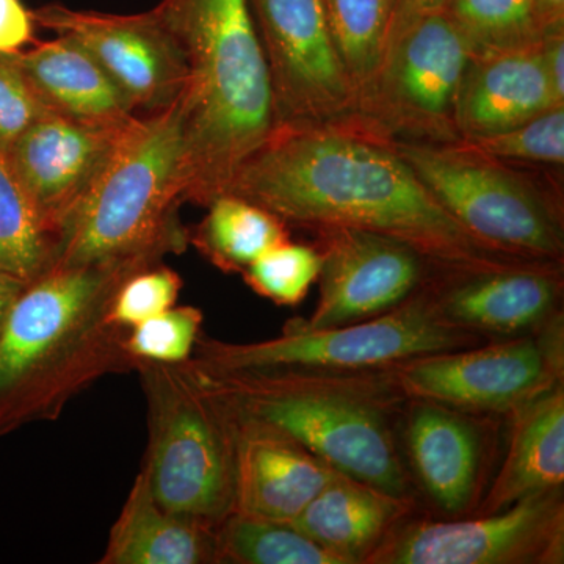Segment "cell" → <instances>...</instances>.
Masks as SVG:
<instances>
[{
  "mask_svg": "<svg viewBox=\"0 0 564 564\" xmlns=\"http://www.w3.org/2000/svg\"><path fill=\"white\" fill-rule=\"evenodd\" d=\"M225 193L272 212L289 228L358 229L400 240L441 276L555 263L518 258L467 231L404 162L391 137L359 115L278 124Z\"/></svg>",
  "mask_w": 564,
  "mask_h": 564,
  "instance_id": "1",
  "label": "cell"
},
{
  "mask_svg": "<svg viewBox=\"0 0 564 564\" xmlns=\"http://www.w3.org/2000/svg\"><path fill=\"white\" fill-rule=\"evenodd\" d=\"M154 263H52L24 285L0 326V437L55 421L107 375L135 372L110 306L122 282Z\"/></svg>",
  "mask_w": 564,
  "mask_h": 564,
  "instance_id": "2",
  "label": "cell"
},
{
  "mask_svg": "<svg viewBox=\"0 0 564 564\" xmlns=\"http://www.w3.org/2000/svg\"><path fill=\"white\" fill-rule=\"evenodd\" d=\"M152 11L187 69L185 202L207 206L276 128L265 54L250 0H161Z\"/></svg>",
  "mask_w": 564,
  "mask_h": 564,
  "instance_id": "3",
  "label": "cell"
},
{
  "mask_svg": "<svg viewBox=\"0 0 564 564\" xmlns=\"http://www.w3.org/2000/svg\"><path fill=\"white\" fill-rule=\"evenodd\" d=\"M188 185L181 99L133 118L90 188L70 212L52 263L159 262L185 250L191 236L177 220Z\"/></svg>",
  "mask_w": 564,
  "mask_h": 564,
  "instance_id": "4",
  "label": "cell"
},
{
  "mask_svg": "<svg viewBox=\"0 0 564 564\" xmlns=\"http://www.w3.org/2000/svg\"><path fill=\"white\" fill-rule=\"evenodd\" d=\"M193 364L234 414L280 430L337 473L408 497L406 475L388 419L395 395L391 377L296 370L212 372Z\"/></svg>",
  "mask_w": 564,
  "mask_h": 564,
  "instance_id": "5",
  "label": "cell"
},
{
  "mask_svg": "<svg viewBox=\"0 0 564 564\" xmlns=\"http://www.w3.org/2000/svg\"><path fill=\"white\" fill-rule=\"evenodd\" d=\"M148 403V448L140 473L158 503L217 527L234 511L237 419L192 358L137 361Z\"/></svg>",
  "mask_w": 564,
  "mask_h": 564,
  "instance_id": "6",
  "label": "cell"
},
{
  "mask_svg": "<svg viewBox=\"0 0 564 564\" xmlns=\"http://www.w3.org/2000/svg\"><path fill=\"white\" fill-rule=\"evenodd\" d=\"M478 340V334L445 318L433 278L377 317L323 329H302L288 323L281 336L250 344L199 337L192 359L212 372L370 373L392 370L421 356L469 348Z\"/></svg>",
  "mask_w": 564,
  "mask_h": 564,
  "instance_id": "7",
  "label": "cell"
},
{
  "mask_svg": "<svg viewBox=\"0 0 564 564\" xmlns=\"http://www.w3.org/2000/svg\"><path fill=\"white\" fill-rule=\"evenodd\" d=\"M392 143L434 198L475 237L518 258L563 263L558 193L463 141Z\"/></svg>",
  "mask_w": 564,
  "mask_h": 564,
  "instance_id": "8",
  "label": "cell"
},
{
  "mask_svg": "<svg viewBox=\"0 0 564 564\" xmlns=\"http://www.w3.org/2000/svg\"><path fill=\"white\" fill-rule=\"evenodd\" d=\"M469 62L443 11L426 14L384 52L355 115L393 140L455 143L456 99Z\"/></svg>",
  "mask_w": 564,
  "mask_h": 564,
  "instance_id": "9",
  "label": "cell"
},
{
  "mask_svg": "<svg viewBox=\"0 0 564 564\" xmlns=\"http://www.w3.org/2000/svg\"><path fill=\"white\" fill-rule=\"evenodd\" d=\"M551 333L411 359L393 367V388L456 410L516 411L563 383L562 318Z\"/></svg>",
  "mask_w": 564,
  "mask_h": 564,
  "instance_id": "10",
  "label": "cell"
},
{
  "mask_svg": "<svg viewBox=\"0 0 564 564\" xmlns=\"http://www.w3.org/2000/svg\"><path fill=\"white\" fill-rule=\"evenodd\" d=\"M278 124H321L355 115L358 93L334 43L322 0H250Z\"/></svg>",
  "mask_w": 564,
  "mask_h": 564,
  "instance_id": "11",
  "label": "cell"
},
{
  "mask_svg": "<svg viewBox=\"0 0 564 564\" xmlns=\"http://www.w3.org/2000/svg\"><path fill=\"white\" fill-rule=\"evenodd\" d=\"M564 556L562 489L462 521H421L388 534L370 564H556Z\"/></svg>",
  "mask_w": 564,
  "mask_h": 564,
  "instance_id": "12",
  "label": "cell"
},
{
  "mask_svg": "<svg viewBox=\"0 0 564 564\" xmlns=\"http://www.w3.org/2000/svg\"><path fill=\"white\" fill-rule=\"evenodd\" d=\"M321 252L317 306L296 328L323 329L388 313L433 280L436 273L410 245L358 229L314 232Z\"/></svg>",
  "mask_w": 564,
  "mask_h": 564,
  "instance_id": "13",
  "label": "cell"
},
{
  "mask_svg": "<svg viewBox=\"0 0 564 564\" xmlns=\"http://www.w3.org/2000/svg\"><path fill=\"white\" fill-rule=\"evenodd\" d=\"M32 18L35 24L68 36L90 52L133 110L166 109L184 95V57L154 11L109 14L50 3L32 11Z\"/></svg>",
  "mask_w": 564,
  "mask_h": 564,
  "instance_id": "14",
  "label": "cell"
},
{
  "mask_svg": "<svg viewBox=\"0 0 564 564\" xmlns=\"http://www.w3.org/2000/svg\"><path fill=\"white\" fill-rule=\"evenodd\" d=\"M129 122L88 124L50 113L33 122L3 152L57 243L66 218L106 165Z\"/></svg>",
  "mask_w": 564,
  "mask_h": 564,
  "instance_id": "15",
  "label": "cell"
},
{
  "mask_svg": "<svg viewBox=\"0 0 564 564\" xmlns=\"http://www.w3.org/2000/svg\"><path fill=\"white\" fill-rule=\"evenodd\" d=\"M236 419L232 513L295 521L340 473L280 430Z\"/></svg>",
  "mask_w": 564,
  "mask_h": 564,
  "instance_id": "16",
  "label": "cell"
},
{
  "mask_svg": "<svg viewBox=\"0 0 564 564\" xmlns=\"http://www.w3.org/2000/svg\"><path fill=\"white\" fill-rule=\"evenodd\" d=\"M563 263L518 267L466 276H437V302L447 321L467 332L513 334L555 317Z\"/></svg>",
  "mask_w": 564,
  "mask_h": 564,
  "instance_id": "17",
  "label": "cell"
},
{
  "mask_svg": "<svg viewBox=\"0 0 564 564\" xmlns=\"http://www.w3.org/2000/svg\"><path fill=\"white\" fill-rule=\"evenodd\" d=\"M564 107L555 98L540 46L489 58H470L456 99L459 140L508 131Z\"/></svg>",
  "mask_w": 564,
  "mask_h": 564,
  "instance_id": "18",
  "label": "cell"
},
{
  "mask_svg": "<svg viewBox=\"0 0 564 564\" xmlns=\"http://www.w3.org/2000/svg\"><path fill=\"white\" fill-rule=\"evenodd\" d=\"M20 55L33 88L54 113L101 126L135 117L124 93L77 41L57 35Z\"/></svg>",
  "mask_w": 564,
  "mask_h": 564,
  "instance_id": "19",
  "label": "cell"
},
{
  "mask_svg": "<svg viewBox=\"0 0 564 564\" xmlns=\"http://www.w3.org/2000/svg\"><path fill=\"white\" fill-rule=\"evenodd\" d=\"M508 451L478 513L505 510L564 481V389L556 384L514 411Z\"/></svg>",
  "mask_w": 564,
  "mask_h": 564,
  "instance_id": "20",
  "label": "cell"
},
{
  "mask_svg": "<svg viewBox=\"0 0 564 564\" xmlns=\"http://www.w3.org/2000/svg\"><path fill=\"white\" fill-rule=\"evenodd\" d=\"M410 510L408 497L339 474L291 524L347 564H356L366 562Z\"/></svg>",
  "mask_w": 564,
  "mask_h": 564,
  "instance_id": "21",
  "label": "cell"
},
{
  "mask_svg": "<svg viewBox=\"0 0 564 564\" xmlns=\"http://www.w3.org/2000/svg\"><path fill=\"white\" fill-rule=\"evenodd\" d=\"M406 441L415 474L434 502L448 513L466 510L480 467L477 430L443 404L415 400Z\"/></svg>",
  "mask_w": 564,
  "mask_h": 564,
  "instance_id": "22",
  "label": "cell"
},
{
  "mask_svg": "<svg viewBox=\"0 0 564 564\" xmlns=\"http://www.w3.org/2000/svg\"><path fill=\"white\" fill-rule=\"evenodd\" d=\"M101 564H210L215 529L172 513L152 496L139 473L120 516L110 529Z\"/></svg>",
  "mask_w": 564,
  "mask_h": 564,
  "instance_id": "23",
  "label": "cell"
},
{
  "mask_svg": "<svg viewBox=\"0 0 564 564\" xmlns=\"http://www.w3.org/2000/svg\"><path fill=\"white\" fill-rule=\"evenodd\" d=\"M191 237L196 250L225 273H243L263 252L291 240L289 226L240 196H217Z\"/></svg>",
  "mask_w": 564,
  "mask_h": 564,
  "instance_id": "24",
  "label": "cell"
},
{
  "mask_svg": "<svg viewBox=\"0 0 564 564\" xmlns=\"http://www.w3.org/2000/svg\"><path fill=\"white\" fill-rule=\"evenodd\" d=\"M217 563L347 564L291 522L231 513L215 527Z\"/></svg>",
  "mask_w": 564,
  "mask_h": 564,
  "instance_id": "25",
  "label": "cell"
},
{
  "mask_svg": "<svg viewBox=\"0 0 564 564\" xmlns=\"http://www.w3.org/2000/svg\"><path fill=\"white\" fill-rule=\"evenodd\" d=\"M441 11L462 35L470 58L532 50L545 39L533 0H447Z\"/></svg>",
  "mask_w": 564,
  "mask_h": 564,
  "instance_id": "26",
  "label": "cell"
},
{
  "mask_svg": "<svg viewBox=\"0 0 564 564\" xmlns=\"http://www.w3.org/2000/svg\"><path fill=\"white\" fill-rule=\"evenodd\" d=\"M57 240L0 151V265L29 282L50 269Z\"/></svg>",
  "mask_w": 564,
  "mask_h": 564,
  "instance_id": "27",
  "label": "cell"
},
{
  "mask_svg": "<svg viewBox=\"0 0 564 564\" xmlns=\"http://www.w3.org/2000/svg\"><path fill=\"white\" fill-rule=\"evenodd\" d=\"M322 6L359 99L383 58L392 0H322Z\"/></svg>",
  "mask_w": 564,
  "mask_h": 564,
  "instance_id": "28",
  "label": "cell"
},
{
  "mask_svg": "<svg viewBox=\"0 0 564 564\" xmlns=\"http://www.w3.org/2000/svg\"><path fill=\"white\" fill-rule=\"evenodd\" d=\"M321 273V252L314 245L285 240L263 252L245 270L252 292L278 306H296L306 299Z\"/></svg>",
  "mask_w": 564,
  "mask_h": 564,
  "instance_id": "29",
  "label": "cell"
},
{
  "mask_svg": "<svg viewBox=\"0 0 564 564\" xmlns=\"http://www.w3.org/2000/svg\"><path fill=\"white\" fill-rule=\"evenodd\" d=\"M459 141L507 163H538L563 169L564 107L545 111L508 131Z\"/></svg>",
  "mask_w": 564,
  "mask_h": 564,
  "instance_id": "30",
  "label": "cell"
},
{
  "mask_svg": "<svg viewBox=\"0 0 564 564\" xmlns=\"http://www.w3.org/2000/svg\"><path fill=\"white\" fill-rule=\"evenodd\" d=\"M203 323L204 314L198 307L173 306L129 328L124 339L126 351L135 361H188L202 337Z\"/></svg>",
  "mask_w": 564,
  "mask_h": 564,
  "instance_id": "31",
  "label": "cell"
},
{
  "mask_svg": "<svg viewBox=\"0 0 564 564\" xmlns=\"http://www.w3.org/2000/svg\"><path fill=\"white\" fill-rule=\"evenodd\" d=\"M182 278L169 267L159 263L132 273L115 293L109 318L121 328H132L176 306Z\"/></svg>",
  "mask_w": 564,
  "mask_h": 564,
  "instance_id": "32",
  "label": "cell"
},
{
  "mask_svg": "<svg viewBox=\"0 0 564 564\" xmlns=\"http://www.w3.org/2000/svg\"><path fill=\"white\" fill-rule=\"evenodd\" d=\"M21 52H0V151L33 122L54 113L40 98L21 65Z\"/></svg>",
  "mask_w": 564,
  "mask_h": 564,
  "instance_id": "33",
  "label": "cell"
},
{
  "mask_svg": "<svg viewBox=\"0 0 564 564\" xmlns=\"http://www.w3.org/2000/svg\"><path fill=\"white\" fill-rule=\"evenodd\" d=\"M33 24L21 0H0V52H21L33 39Z\"/></svg>",
  "mask_w": 564,
  "mask_h": 564,
  "instance_id": "34",
  "label": "cell"
},
{
  "mask_svg": "<svg viewBox=\"0 0 564 564\" xmlns=\"http://www.w3.org/2000/svg\"><path fill=\"white\" fill-rule=\"evenodd\" d=\"M447 0H392L391 17L386 31L384 52L403 35L414 22L444 9Z\"/></svg>",
  "mask_w": 564,
  "mask_h": 564,
  "instance_id": "35",
  "label": "cell"
},
{
  "mask_svg": "<svg viewBox=\"0 0 564 564\" xmlns=\"http://www.w3.org/2000/svg\"><path fill=\"white\" fill-rule=\"evenodd\" d=\"M541 55L555 98L564 104V32L545 36L541 43Z\"/></svg>",
  "mask_w": 564,
  "mask_h": 564,
  "instance_id": "36",
  "label": "cell"
},
{
  "mask_svg": "<svg viewBox=\"0 0 564 564\" xmlns=\"http://www.w3.org/2000/svg\"><path fill=\"white\" fill-rule=\"evenodd\" d=\"M544 35L564 32V0H533Z\"/></svg>",
  "mask_w": 564,
  "mask_h": 564,
  "instance_id": "37",
  "label": "cell"
},
{
  "mask_svg": "<svg viewBox=\"0 0 564 564\" xmlns=\"http://www.w3.org/2000/svg\"><path fill=\"white\" fill-rule=\"evenodd\" d=\"M25 284H28V282L21 281L20 278L7 272V270L0 265V326H2L3 321H6L11 304H13L17 296L20 295Z\"/></svg>",
  "mask_w": 564,
  "mask_h": 564,
  "instance_id": "38",
  "label": "cell"
}]
</instances>
